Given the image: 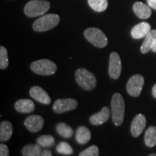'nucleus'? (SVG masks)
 <instances>
[{"label": "nucleus", "instance_id": "14", "mask_svg": "<svg viewBox=\"0 0 156 156\" xmlns=\"http://www.w3.org/2000/svg\"><path fill=\"white\" fill-rule=\"evenodd\" d=\"M111 115L108 107H103L100 112L95 114L90 117V122L93 125H101L108 120Z\"/></svg>", "mask_w": 156, "mask_h": 156}, {"label": "nucleus", "instance_id": "27", "mask_svg": "<svg viewBox=\"0 0 156 156\" xmlns=\"http://www.w3.org/2000/svg\"><path fill=\"white\" fill-rule=\"evenodd\" d=\"M99 149L96 145L90 146L85 151H82L79 156H98Z\"/></svg>", "mask_w": 156, "mask_h": 156}, {"label": "nucleus", "instance_id": "23", "mask_svg": "<svg viewBox=\"0 0 156 156\" xmlns=\"http://www.w3.org/2000/svg\"><path fill=\"white\" fill-rule=\"evenodd\" d=\"M90 7L98 12L105 11L108 7V0H88Z\"/></svg>", "mask_w": 156, "mask_h": 156}, {"label": "nucleus", "instance_id": "9", "mask_svg": "<svg viewBox=\"0 0 156 156\" xmlns=\"http://www.w3.org/2000/svg\"><path fill=\"white\" fill-rule=\"evenodd\" d=\"M77 106V101L73 98L58 99L54 103L53 109L57 114L69 112L74 110Z\"/></svg>", "mask_w": 156, "mask_h": 156}, {"label": "nucleus", "instance_id": "1", "mask_svg": "<svg viewBox=\"0 0 156 156\" xmlns=\"http://www.w3.org/2000/svg\"><path fill=\"white\" fill-rule=\"evenodd\" d=\"M111 106L113 122L116 126L122 125L125 113V103L124 98L120 93H116L113 95Z\"/></svg>", "mask_w": 156, "mask_h": 156}, {"label": "nucleus", "instance_id": "32", "mask_svg": "<svg viewBox=\"0 0 156 156\" xmlns=\"http://www.w3.org/2000/svg\"><path fill=\"white\" fill-rule=\"evenodd\" d=\"M152 51H153V52H155L156 53V40H155V43H154V45L153 46V48H152Z\"/></svg>", "mask_w": 156, "mask_h": 156}, {"label": "nucleus", "instance_id": "5", "mask_svg": "<svg viewBox=\"0 0 156 156\" xmlns=\"http://www.w3.org/2000/svg\"><path fill=\"white\" fill-rule=\"evenodd\" d=\"M84 36L91 44L98 48H104L108 44L106 36L99 28H87L84 31Z\"/></svg>", "mask_w": 156, "mask_h": 156}, {"label": "nucleus", "instance_id": "26", "mask_svg": "<svg viewBox=\"0 0 156 156\" xmlns=\"http://www.w3.org/2000/svg\"><path fill=\"white\" fill-rule=\"evenodd\" d=\"M8 54L6 48L4 46L0 47V68L1 69H5L8 67Z\"/></svg>", "mask_w": 156, "mask_h": 156}, {"label": "nucleus", "instance_id": "10", "mask_svg": "<svg viewBox=\"0 0 156 156\" xmlns=\"http://www.w3.org/2000/svg\"><path fill=\"white\" fill-rule=\"evenodd\" d=\"M25 126L31 132H38L44 125V120L38 115H32L25 119Z\"/></svg>", "mask_w": 156, "mask_h": 156}, {"label": "nucleus", "instance_id": "25", "mask_svg": "<svg viewBox=\"0 0 156 156\" xmlns=\"http://www.w3.org/2000/svg\"><path fill=\"white\" fill-rule=\"evenodd\" d=\"M56 150L57 151V153L63 154V155H69L73 153V147L70 146L69 144H68L67 142H62L60 143H58V145L56 146Z\"/></svg>", "mask_w": 156, "mask_h": 156}, {"label": "nucleus", "instance_id": "17", "mask_svg": "<svg viewBox=\"0 0 156 156\" xmlns=\"http://www.w3.org/2000/svg\"><path fill=\"white\" fill-rule=\"evenodd\" d=\"M145 38V40L140 48L142 54H147L153 48L154 43L156 40V30H151Z\"/></svg>", "mask_w": 156, "mask_h": 156}, {"label": "nucleus", "instance_id": "11", "mask_svg": "<svg viewBox=\"0 0 156 156\" xmlns=\"http://www.w3.org/2000/svg\"><path fill=\"white\" fill-rule=\"evenodd\" d=\"M145 116L143 114H139L134 117L131 124V133L134 137L139 136L146 126Z\"/></svg>", "mask_w": 156, "mask_h": 156}, {"label": "nucleus", "instance_id": "19", "mask_svg": "<svg viewBox=\"0 0 156 156\" xmlns=\"http://www.w3.org/2000/svg\"><path fill=\"white\" fill-rule=\"evenodd\" d=\"M12 124L9 122L5 121L0 124V140L2 142L8 141L12 134Z\"/></svg>", "mask_w": 156, "mask_h": 156}, {"label": "nucleus", "instance_id": "4", "mask_svg": "<svg viewBox=\"0 0 156 156\" xmlns=\"http://www.w3.org/2000/svg\"><path fill=\"white\" fill-rule=\"evenodd\" d=\"M75 77L78 85L84 90H91L96 86L95 76L86 69L84 68L78 69L76 71Z\"/></svg>", "mask_w": 156, "mask_h": 156}, {"label": "nucleus", "instance_id": "12", "mask_svg": "<svg viewBox=\"0 0 156 156\" xmlns=\"http://www.w3.org/2000/svg\"><path fill=\"white\" fill-rule=\"evenodd\" d=\"M30 95L38 102L48 105L51 103V98L44 89L38 86H34L30 90Z\"/></svg>", "mask_w": 156, "mask_h": 156}, {"label": "nucleus", "instance_id": "13", "mask_svg": "<svg viewBox=\"0 0 156 156\" xmlns=\"http://www.w3.org/2000/svg\"><path fill=\"white\" fill-rule=\"evenodd\" d=\"M151 30V26L148 23L142 22L136 25L131 30V35L134 39H140L145 37Z\"/></svg>", "mask_w": 156, "mask_h": 156}, {"label": "nucleus", "instance_id": "7", "mask_svg": "<svg viewBox=\"0 0 156 156\" xmlns=\"http://www.w3.org/2000/svg\"><path fill=\"white\" fill-rule=\"evenodd\" d=\"M145 80L140 75H134L129 78L126 84L127 93L132 97H137L140 95L143 87Z\"/></svg>", "mask_w": 156, "mask_h": 156}, {"label": "nucleus", "instance_id": "15", "mask_svg": "<svg viewBox=\"0 0 156 156\" xmlns=\"http://www.w3.org/2000/svg\"><path fill=\"white\" fill-rule=\"evenodd\" d=\"M151 7L149 5L136 2L133 5V11L138 17L141 19H147L151 16Z\"/></svg>", "mask_w": 156, "mask_h": 156}, {"label": "nucleus", "instance_id": "2", "mask_svg": "<svg viewBox=\"0 0 156 156\" xmlns=\"http://www.w3.org/2000/svg\"><path fill=\"white\" fill-rule=\"evenodd\" d=\"M50 9V3L45 0H31L24 7V12L28 17H35L44 15Z\"/></svg>", "mask_w": 156, "mask_h": 156}, {"label": "nucleus", "instance_id": "20", "mask_svg": "<svg viewBox=\"0 0 156 156\" xmlns=\"http://www.w3.org/2000/svg\"><path fill=\"white\" fill-rule=\"evenodd\" d=\"M145 143L146 146L149 147H153L156 145V126H151L146 130Z\"/></svg>", "mask_w": 156, "mask_h": 156}, {"label": "nucleus", "instance_id": "6", "mask_svg": "<svg viewBox=\"0 0 156 156\" xmlns=\"http://www.w3.org/2000/svg\"><path fill=\"white\" fill-rule=\"evenodd\" d=\"M30 69L34 73L40 75H51L56 72V64L48 59H40L32 62Z\"/></svg>", "mask_w": 156, "mask_h": 156}, {"label": "nucleus", "instance_id": "29", "mask_svg": "<svg viewBox=\"0 0 156 156\" xmlns=\"http://www.w3.org/2000/svg\"><path fill=\"white\" fill-rule=\"evenodd\" d=\"M148 5L154 9H156V0H147Z\"/></svg>", "mask_w": 156, "mask_h": 156}, {"label": "nucleus", "instance_id": "24", "mask_svg": "<svg viewBox=\"0 0 156 156\" xmlns=\"http://www.w3.org/2000/svg\"><path fill=\"white\" fill-rule=\"evenodd\" d=\"M55 140L53 136L51 135H42L37 139V144L44 147H49L54 145Z\"/></svg>", "mask_w": 156, "mask_h": 156}, {"label": "nucleus", "instance_id": "28", "mask_svg": "<svg viewBox=\"0 0 156 156\" xmlns=\"http://www.w3.org/2000/svg\"><path fill=\"white\" fill-rule=\"evenodd\" d=\"M0 156H9V150L5 144L0 145Z\"/></svg>", "mask_w": 156, "mask_h": 156}, {"label": "nucleus", "instance_id": "31", "mask_svg": "<svg viewBox=\"0 0 156 156\" xmlns=\"http://www.w3.org/2000/svg\"><path fill=\"white\" fill-rule=\"evenodd\" d=\"M152 93H153V97L155 98H156V84L155 85H154L153 87V90H152Z\"/></svg>", "mask_w": 156, "mask_h": 156}, {"label": "nucleus", "instance_id": "16", "mask_svg": "<svg viewBox=\"0 0 156 156\" xmlns=\"http://www.w3.org/2000/svg\"><path fill=\"white\" fill-rule=\"evenodd\" d=\"M15 108L20 113H30L35 110V104L30 99H20L15 103Z\"/></svg>", "mask_w": 156, "mask_h": 156}, {"label": "nucleus", "instance_id": "18", "mask_svg": "<svg viewBox=\"0 0 156 156\" xmlns=\"http://www.w3.org/2000/svg\"><path fill=\"white\" fill-rule=\"evenodd\" d=\"M76 140L80 145H85L90 141L91 138L90 131L87 127L81 126L77 128L75 134Z\"/></svg>", "mask_w": 156, "mask_h": 156}, {"label": "nucleus", "instance_id": "33", "mask_svg": "<svg viewBox=\"0 0 156 156\" xmlns=\"http://www.w3.org/2000/svg\"><path fill=\"white\" fill-rule=\"evenodd\" d=\"M149 156H156V154L155 153H151Z\"/></svg>", "mask_w": 156, "mask_h": 156}, {"label": "nucleus", "instance_id": "22", "mask_svg": "<svg viewBox=\"0 0 156 156\" xmlns=\"http://www.w3.org/2000/svg\"><path fill=\"white\" fill-rule=\"evenodd\" d=\"M56 132L64 138H70L73 135V129L65 123H59L56 125Z\"/></svg>", "mask_w": 156, "mask_h": 156}, {"label": "nucleus", "instance_id": "30", "mask_svg": "<svg viewBox=\"0 0 156 156\" xmlns=\"http://www.w3.org/2000/svg\"><path fill=\"white\" fill-rule=\"evenodd\" d=\"M41 156H52V154H51V152L50 151L46 150V151H44L42 152L41 155Z\"/></svg>", "mask_w": 156, "mask_h": 156}, {"label": "nucleus", "instance_id": "8", "mask_svg": "<svg viewBox=\"0 0 156 156\" xmlns=\"http://www.w3.org/2000/svg\"><path fill=\"white\" fill-rule=\"evenodd\" d=\"M122 73V62L120 56L116 52H112L109 58L108 74L112 79L116 80Z\"/></svg>", "mask_w": 156, "mask_h": 156}, {"label": "nucleus", "instance_id": "21", "mask_svg": "<svg viewBox=\"0 0 156 156\" xmlns=\"http://www.w3.org/2000/svg\"><path fill=\"white\" fill-rule=\"evenodd\" d=\"M42 152L39 145H28L22 150V154L24 156H41Z\"/></svg>", "mask_w": 156, "mask_h": 156}, {"label": "nucleus", "instance_id": "3", "mask_svg": "<svg viewBox=\"0 0 156 156\" xmlns=\"http://www.w3.org/2000/svg\"><path fill=\"white\" fill-rule=\"evenodd\" d=\"M60 21V17L56 14H48L39 17L33 24V28L36 32H45L56 27Z\"/></svg>", "mask_w": 156, "mask_h": 156}]
</instances>
